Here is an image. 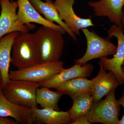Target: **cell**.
<instances>
[{
	"instance_id": "cell-1",
	"label": "cell",
	"mask_w": 124,
	"mask_h": 124,
	"mask_svg": "<svg viewBox=\"0 0 124 124\" xmlns=\"http://www.w3.org/2000/svg\"><path fill=\"white\" fill-rule=\"evenodd\" d=\"M63 35L60 31L44 26L38 28L33 33L41 62L60 60L64 49Z\"/></svg>"
},
{
	"instance_id": "cell-2",
	"label": "cell",
	"mask_w": 124,
	"mask_h": 124,
	"mask_svg": "<svg viewBox=\"0 0 124 124\" xmlns=\"http://www.w3.org/2000/svg\"><path fill=\"white\" fill-rule=\"evenodd\" d=\"M11 52V63L18 69H24L41 62L33 33L20 32L14 40Z\"/></svg>"
},
{
	"instance_id": "cell-3",
	"label": "cell",
	"mask_w": 124,
	"mask_h": 124,
	"mask_svg": "<svg viewBox=\"0 0 124 124\" xmlns=\"http://www.w3.org/2000/svg\"><path fill=\"white\" fill-rule=\"evenodd\" d=\"M39 83L25 80H10L1 92L5 97L14 104L21 106L37 107L36 98Z\"/></svg>"
},
{
	"instance_id": "cell-4",
	"label": "cell",
	"mask_w": 124,
	"mask_h": 124,
	"mask_svg": "<svg viewBox=\"0 0 124 124\" xmlns=\"http://www.w3.org/2000/svg\"><path fill=\"white\" fill-rule=\"evenodd\" d=\"M81 31L84 33L87 41V49L84 55L74 61L75 64L84 65L90 60L114 55L117 46L112 42L108 37L103 38L98 35L94 31H90L87 28Z\"/></svg>"
},
{
	"instance_id": "cell-5",
	"label": "cell",
	"mask_w": 124,
	"mask_h": 124,
	"mask_svg": "<svg viewBox=\"0 0 124 124\" xmlns=\"http://www.w3.org/2000/svg\"><path fill=\"white\" fill-rule=\"evenodd\" d=\"M115 90L111 91L105 99L94 103L85 116L91 124H119L120 106L116 99Z\"/></svg>"
},
{
	"instance_id": "cell-6",
	"label": "cell",
	"mask_w": 124,
	"mask_h": 124,
	"mask_svg": "<svg viewBox=\"0 0 124 124\" xmlns=\"http://www.w3.org/2000/svg\"><path fill=\"white\" fill-rule=\"evenodd\" d=\"M64 63L61 60L56 62L39 63L22 69L10 71V80H25L39 83L51 78L63 69Z\"/></svg>"
},
{
	"instance_id": "cell-7",
	"label": "cell",
	"mask_w": 124,
	"mask_h": 124,
	"mask_svg": "<svg viewBox=\"0 0 124 124\" xmlns=\"http://www.w3.org/2000/svg\"><path fill=\"white\" fill-rule=\"evenodd\" d=\"M108 37L117 39V49L113 58L100 59V62L106 70L111 71L116 78L119 85L124 84V72L122 70L124 66V33L122 28L113 24L108 31Z\"/></svg>"
},
{
	"instance_id": "cell-8",
	"label": "cell",
	"mask_w": 124,
	"mask_h": 124,
	"mask_svg": "<svg viewBox=\"0 0 124 124\" xmlns=\"http://www.w3.org/2000/svg\"><path fill=\"white\" fill-rule=\"evenodd\" d=\"M0 1V39L8 33L14 32H29L30 29L20 22L17 15L16 11L18 7L17 1Z\"/></svg>"
},
{
	"instance_id": "cell-9",
	"label": "cell",
	"mask_w": 124,
	"mask_h": 124,
	"mask_svg": "<svg viewBox=\"0 0 124 124\" xmlns=\"http://www.w3.org/2000/svg\"><path fill=\"white\" fill-rule=\"evenodd\" d=\"M75 0H55L54 3L60 18L76 35H80V30L94 26L91 17L84 18L78 16L73 10Z\"/></svg>"
},
{
	"instance_id": "cell-10",
	"label": "cell",
	"mask_w": 124,
	"mask_h": 124,
	"mask_svg": "<svg viewBox=\"0 0 124 124\" xmlns=\"http://www.w3.org/2000/svg\"><path fill=\"white\" fill-rule=\"evenodd\" d=\"M18 7L17 15L19 19L23 24L28 27L29 29L35 28V25L31 24L35 23L42 26L49 27L60 31L63 34L66 31L58 24L49 22L41 16L37 11L29 0H17Z\"/></svg>"
},
{
	"instance_id": "cell-11",
	"label": "cell",
	"mask_w": 124,
	"mask_h": 124,
	"mask_svg": "<svg viewBox=\"0 0 124 124\" xmlns=\"http://www.w3.org/2000/svg\"><path fill=\"white\" fill-rule=\"evenodd\" d=\"M88 4L93 8L94 16L107 17L111 23L122 28L121 15L124 0H99L89 1Z\"/></svg>"
},
{
	"instance_id": "cell-12",
	"label": "cell",
	"mask_w": 124,
	"mask_h": 124,
	"mask_svg": "<svg viewBox=\"0 0 124 124\" xmlns=\"http://www.w3.org/2000/svg\"><path fill=\"white\" fill-rule=\"evenodd\" d=\"M99 64L100 70L97 75L91 79L93 85L91 94L94 103L101 100L104 96L119 85L114 73L111 71L107 72L100 62Z\"/></svg>"
},
{
	"instance_id": "cell-13",
	"label": "cell",
	"mask_w": 124,
	"mask_h": 124,
	"mask_svg": "<svg viewBox=\"0 0 124 124\" xmlns=\"http://www.w3.org/2000/svg\"><path fill=\"white\" fill-rule=\"evenodd\" d=\"M93 69L92 64L88 63L82 66L75 64L68 69L64 68L53 77L39 84L40 87L46 86L53 88L61 83L73 78L89 77L91 76Z\"/></svg>"
},
{
	"instance_id": "cell-14",
	"label": "cell",
	"mask_w": 124,
	"mask_h": 124,
	"mask_svg": "<svg viewBox=\"0 0 124 124\" xmlns=\"http://www.w3.org/2000/svg\"><path fill=\"white\" fill-rule=\"evenodd\" d=\"M0 117H11L18 124L34 123L31 108L18 106L10 101L0 92Z\"/></svg>"
},
{
	"instance_id": "cell-15",
	"label": "cell",
	"mask_w": 124,
	"mask_h": 124,
	"mask_svg": "<svg viewBox=\"0 0 124 124\" xmlns=\"http://www.w3.org/2000/svg\"><path fill=\"white\" fill-rule=\"evenodd\" d=\"M16 31L8 33L0 39V69L2 78V88L9 81V68L14 40L20 33Z\"/></svg>"
},
{
	"instance_id": "cell-16",
	"label": "cell",
	"mask_w": 124,
	"mask_h": 124,
	"mask_svg": "<svg viewBox=\"0 0 124 124\" xmlns=\"http://www.w3.org/2000/svg\"><path fill=\"white\" fill-rule=\"evenodd\" d=\"M32 5L40 14L52 23L55 22L65 30L73 40L77 41L76 35L69 26L60 18L57 10L53 0L43 2L41 0H29Z\"/></svg>"
},
{
	"instance_id": "cell-17",
	"label": "cell",
	"mask_w": 124,
	"mask_h": 124,
	"mask_svg": "<svg viewBox=\"0 0 124 124\" xmlns=\"http://www.w3.org/2000/svg\"><path fill=\"white\" fill-rule=\"evenodd\" d=\"M34 123L37 124H70L68 111H56L50 108H31Z\"/></svg>"
},
{
	"instance_id": "cell-18",
	"label": "cell",
	"mask_w": 124,
	"mask_h": 124,
	"mask_svg": "<svg viewBox=\"0 0 124 124\" xmlns=\"http://www.w3.org/2000/svg\"><path fill=\"white\" fill-rule=\"evenodd\" d=\"M93 81L86 78L79 77L67 81L54 87L57 91L67 94L72 100L85 93L91 94Z\"/></svg>"
},
{
	"instance_id": "cell-19",
	"label": "cell",
	"mask_w": 124,
	"mask_h": 124,
	"mask_svg": "<svg viewBox=\"0 0 124 124\" xmlns=\"http://www.w3.org/2000/svg\"><path fill=\"white\" fill-rule=\"evenodd\" d=\"M63 95L62 93L57 91H52L46 86L39 87L36 94V102L41 108L60 111L58 103Z\"/></svg>"
},
{
	"instance_id": "cell-20",
	"label": "cell",
	"mask_w": 124,
	"mask_h": 124,
	"mask_svg": "<svg viewBox=\"0 0 124 124\" xmlns=\"http://www.w3.org/2000/svg\"><path fill=\"white\" fill-rule=\"evenodd\" d=\"M73 101L72 106L68 111L71 123L77 117L86 116L94 103L93 96L89 93L82 94L73 100Z\"/></svg>"
},
{
	"instance_id": "cell-21",
	"label": "cell",
	"mask_w": 124,
	"mask_h": 124,
	"mask_svg": "<svg viewBox=\"0 0 124 124\" xmlns=\"http://www.w3.org/2000/svg\"><path fill=\"white\" fill-rule=\"evenodd\" d=\"M71 124H90L85 116H82L77 117L74 121L71 123Z\"/></svg>"
},
{
	"instance_id": "cell-22",
	"label": "cell",
	"mask_w": 124,
	"mask_h": 124,
	"mask_svg": "<svg viewBox=\"0 0 124 124\" xmlns=\"http://www.w3.org/2000/svg\"><path fill=\"white\" fill-rule=\"evenodd\" d=\"M18 124L13 118L8 117H0V124Z\"/></svg>"
},
{
	"instance_id": "cell-23",
	"label": "cell",
	"mask_w": 124,
	"mask_h": 124,
	"mask_svg": "<svg viewBox=\"0 0 124 124\" xmlns=\"http://www.w3.org/2000/svg\"><path fill=\"white\" fill-rule=\"evenodd\" d=\"M117 102L120 106H122L124 108V90L121 97L117 100ZM119 124H124V114L122 119L119 121Z\"/></svg>"
},
{
	"instance_id": "cell-24",
	"label": "cell",
	"mask_w": 124,
	"mask_h": 124,
	"mask_svg": "<svg viewBox=\"0 0 124 124\" xmlns=\"http://www.w3.org/2000/svg\"><path fill=\"white\" fill-rule=\"evenodd\" d=\"M121 23H122V28L124 33V7L122 10L121 18Z\"/></svg>"
},
{
	"instance_id": "cell-25",
	"label": "cell",
	"mask_w": 124,
	"mask_h": 124,
	"mask_svg": "<svg viewBox=\"0 0 124 124\" xmlns=\"http://www.w3.org/2000/svg\"><path fill=\"white\" fill-rule=\"evenodd\" d=\"M2 88V78L1 71L0 69V92L1 91Z\"/></svg>"
},
{
	"instance_id": "cell-26",
	"label": "cell",
	"mask_w": 124,
	"mask_h": 124,
	"mask_svg": "<svg viewBox=\"0 0 124 124\" xmlns=\"http://www.w3.org/2000/svg\"><path fill=\"white\" fill-rule=\"evenodd\" d=\"M122 68V71L124 72V66H122V68Z\"/></svg>"
},
{
	"instance_id": "cell-27",
	"label": "cell",
	"mask_w": 124,
	"mask_h": 124,
	"mask_svg": "<svg viewBox=\"0 0 124 124\" xmlns=\"http://www.w3.org/2000/svg\"><path fill=\"white\" fill-rule=\"evenodd\" d=\"M45 1H48L51 0H45Z\"/></svg>"
},
{
	"instance_id": "cell-28",
	"label": "cell",
	"mask_w": 124,
	"mask_h": 124,
	"mask_svg": "<svg viewBox=\"0 0 124 124\" xmlns=\"http://www.w3.org/2000/svg\"><path fill=\"white\" fill-rule=\"evenodd\" d=\"M0 7H1V1L0 0Z\"/></svg>"
}]
</instances>
